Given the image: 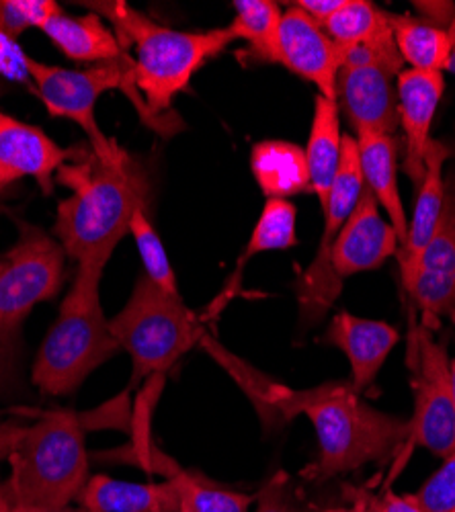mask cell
<instances>
[{"label": "cell", "instance_id": "obj_22", "mask_svg": "<svg viewBox=\"0 0 455 512\" xmlns=\"http://www.w3.org/2000/svg\"><path fill=\"white\" fill-rule=\"evenodd\" d=\"M78 506L89 512H179V498L167 480L136 484L99 474L82 488Z\"/></svg>", "mask_w": 455, "mask_h": 512}, {"label": "cell", "instance_id": "obj_26", "mask_svg": "<svg viewBox=\"0 0 455 512\" xmlns=\"http://www.w3.org/2000/svg\"><path fill=\"white\" fill-rule=\"evenodd\" d=\"M339 48L371 46L394 50L396 41L390 25V13L369 0H347L322 27Z\"/></svg>", "mask_w": 455, "mask_h": 512}, {"label": "cell", "instance_id": "obj_25", "mask_svg": "<svg viewBox=\"0 0 455 512\" xmlns=\"http://www.w3.org/2000/svg\"><path fill=\"white\" fill-rule=\"evenodd\" d=\"M390 25L396 48L410 70H447L451 52L455 48V23L451 27H439L417 17L390 13Z\"/></svg>", "mask_w": 455, "mask_h": 512}, {"label": "cell", "instance_id": "obj_7", "mask_svg": "<svg viewBox=\"0 0 455 512\" xmlns=\"http://www.w3.org/2000/svg\"><path fill=\"white\" fill-rule=\"evenodd\" d=\"M17 242L0 252V386L13 377L21 326L35 306L56 297L66 252L44 228L13 218Z\"/></svg>", "mask_w": 455, "mask_h": 512}, {"label": "cell", "instance_id": "obj_29", "mask_svg": "<svg viewBox=\"0 0 455 512\" xmlns=\"http://www.w3.org/2000/svg\"><path fill=\"white\" fill-rule=\"evenodd\" d=\"M130 234L134 236V242L138 246L140 259L144 265V275L156 287H160L164 293L181 297L171 261L167 256V248H164L158 232L154 230V226L150 222L148 209H138L134 213L132 224H130Z\"/></svg>", "mask_w": 455, "mask_h": 512}, {"label": "cell", "instance_id": "obj_27", "mask_svg": "<svg viewBox=\"0 0 455 512\" xmlns=\"http://www.w3.org/2000/svg\"><path fill=\"white\" fill-rule=\"evenodd\" d=\"M232 7L236 15L228 27L234 41H246L248 54L259 62L281 64V5L273 3V0H236Z\"/></svg>", "mask_w": 455, "mask_h": 512}, {"label": "cell", "instance_id": "obj_34", "mask_svg": "<svg viewBox=\"0 0 455 512\" xmlns=\"http://www.w3.org/2000/svg\"><path fill=\"white\" fill-rule=\"evenodd\" d=\"M29 56L19 46V41L0 31V78L11 82H27Z\"/></svg>", "mask_w": 455, "mask_h": 512}, {"label": "cell", "instance_id": "obj_40", "mask_svg": "<svg viewBox=\"0 0 455 512\" xmlns=\"http://www.w3.org/2000/svg\"><path fill=\"white\" fill-rule=\"evenodd\" d=\"M447 72L455 74V48H453V52H451V58H449V64H447Z\"/></svg>", "mask_w": 455, "mask_h": 512}, {"label": "cell", "instance_id": "obj_37", "mask_svg": "<svg viewBox=\"0 0 455 512\" xmlns=\"http://www.w3.org/2000/svg\"><path fill=\"white\" fill-rule=\"evenodd\" d=\"M11 512H89L82 506H60V508H48V506H13Z\"/></svg>", "mask_w": 455, "mask_h": 512}, {"label": "cell", "instance_id": "obj_14", "mask_svg": "<svg viewBox=\"0 0 455 512\" xmlns=\"http://www.w3.org/2000/svg\"><path fill=\"white\" fill-rule=\"evenodd\" d=\"M400 242L390 222L382 218L380 203L365 185L355 209L333 246V269L345 279L380 269L390 256H398Z\"/></svg>", "mask_w": 455, "mask_h": 512}, {"label": "cell", "instance_id": "obj_19", "mask_svg": "<svg viewBox=\"0 0 455 512\" xmlns=\"http://www.w3.org/2000/svg\"><path fill=\"white\" fill-rule=\"evenodd\" d=\"M136 459L138 463L148 465L152 472L162 474L164 480L175 488L179 512H248L257 498L222 486L199 472H187L171 457L154 451V447H142Z\"/></svg>", "mask_w": 455, "mask_h": 512}, {"label": "cell", "instance_id": "obj_41", "mask_svg": "<svg viewBox=\"0 0 455 512\" xmlns=\"http://www.w3.org/2000/svg\"><path fill=\"white\" fill-rule=\"evenodd\" d=\"M0 95H3V87H0Z\"/></svg>", "mask_w": 455, "mask_h": 512}, {"label": "cell", "instance_id": "obj_3", "mask_svg": "<svg viewBox=\"0 0 455 512\" xmlns=\"http://www.w3.org/2000/svg\"><path fill=\"white\" fill-rule=\"evenodd\" d=\"M85 7L111 25L123 50H134V84L146 111L144 123L162 136L183 130L173 101L205 62L232 44L230 27L177 31L152 21L123 0H99L85 3Z\"/></svg>", "mask_w": 455, "mask_h": 512}, {"label": "cell", "instance_id": "obj_4", "mask_svg": "<svg viewBox=\"0 0 455 512\" xmlns=\"http://www.w3.org/2000/svg\"><path fill=\"white\" fill-rule=\"evenodd\" d=\"M105 263H78L58 318L41 343L31 379L46 396H68L121 353L101 304Z\"/></svg>", "mask_w": 455, "mask_h": 512}, {"label": "cell", "instance_id": "obj_8", "mask_svg": "<svg viewBox=\"0 0 455 512\" xmlns=\"http://www.w3.org/2000/svg\"><path fill=\"white\" fill-rule=\"evenodd\" d=\"M29 80L33 82V93L44 103L50 117L74 121L89 138L91 150L101 160H115L123 148L115 140H109L97 123V101L107 91H121L126 95L142 121L146 111L134 84V62L99 64L87 70H68L52 64H44L29 58Z\"/></svg>", "mask_w": 455, "mask_h": 512}, {"label": "cell", "instance_id": "obj_18", "mask_svg": "<svg viewBox=\"0 0 455 512\" xmlns=\"http://www.w3.org/2000/svg\"><path fill=\"white\" fill-rule=\"evenodd\" d=\"M451 156V150L439 142L431 140L427 154H425V177L421 187L417 189V203L415 211H412V220L408 222V236L404 248L398 252V263H400V277L404 289L415 279L423 254L433 240L443 205L447 195V185L443 179L445 162Z\"/></svg>", "mask_w": 455, "mask_h": 512}, {"label": "cell", "instance_id": "obj_20", "mask_svg": "<svg viewBox=\"0 0 455 512\" xmlns=\"http://www.w3.org/2000/svg\"><path fill=\"white\" fill-rule=\"evenodd\" d=\"M52 44L72 62L78 64H117L132 60L121 48L111 25L97 13L82 17L66 15L64 11L50 19L41 29Z\"/></svg>", "mask_w": 455, "mask_h": 512}, {"label": "cell", "instance_id": "obj_13", "mask_svg": "<svg viewBox=\"0 0 455 512\" xmlns=\"http://www.w3.org/2000/svg\"><path fill=\"white\" fill-rule=\"evenodd\" d=\"M406 293L425 324L455 316V187L447 189L437 232Z\"/></svg>", "mask_w": 455, "mask_h": 512}, {"label": "cell", "instance_id": "obj_31", "mask_svg": "<svg viewBox=\"0 0 455 512\" xmlns=\"http://www.w3.org/2000/svg\"><path fill=\"white\" fill-rule=\"evenodd\" d=\"M425 512H455V451L412 494Z\"/></svg>", "mask_w": 455, "mask_h": 512}, {"label": "cell", "instance_id": "obj_6", "mask_svg": "<svg viewBox=\"0 0 455 512\" xmlns=\"http://www.w3.org/2000/svg\"><path fill=\"white\" fill-rule=\"evenodd\" d=\"M109 328L119 349L132 359L128 392L144 379L167 373L205 336L181 297L164 293L146 275L136 281L123 310L109 318Z\"/></svg>", "mask_w": 455, "mask_h": 512}, {"label": "cell", "instance_id": "obj_30", "mask_svg": "<svg viewBox=\"0 0 455 512\" xmlns=\"http://www.w3.org/2000/svg\"><path fill=\"white\" fill-rule=\"evenodd\" d=\"M60 13L54 0H0V31L17 39L27 29H44Z\"/></svg>", "mask_w": 455, "mask_h": 512}, {"label": "cell", "instance_id": "obj_28", "mask_svg": "<svg viewBox=\"0 0 455 512\" xmlns=\"http://www.w3.org/2000/svg\"><path fill=\"white\" fill-rule=\"evenodd\" d=\"M296 226H298V209L294 203H289L287 199H267L259 216V222L251 238H248L246 248L242 250L236 273L228 287H236L242 267L251 261L253 256L261 252H271V250L294 248L298 244Z\"/></svg>", "mask_w": 455, "mask_h": 512}, {"label": "cell", "instance_id": "obj_24", "mask_svg": "<svg viewBox=\"0 0 455 512\" xmlns=\"http://www.w3.org/2000/svg\"><path fill=\"white\" fill-rule=\"evenodd\" d=\"M341 115L339 103L316 95L314 115L310 125V136L306 146V160L310 168L312 193L318 197L320 207L324 209L333 189L339 162H341Z\"/></svg>", "mask_w": 455, "mask_h": 512}, {"label": "cell", "instance_id": "obj_33", "mask_svg": "<svg viewBox=\"0 0 455 512\" xmlns=\"http://www.w3.org/2000/svg\"><path fill=\"white\" fill-rule=\"evenodd\" d=\"M351 498L349 512H425L412 494H396L392 490L374 494L361 488H347Z\"/></svg>", "mask_w": 455, "mask_h": 512}, {"label": "cell", "instance_id": "obj_39", "mask_svg": "<svg viewBox=\"0 0 455 512\" xmlns=\"http://www.w3.org/2000/svg\"><path fill=\"white\" fill-rule=\"evenodd\" d=\"M449 377H451V390H453V402H455V357L449 359Z\"/></svg>", "mask_w": 455, "mask_h": 512}, {"label": "cell", "instance_id": "obj_10", "mask_svg": "<svg viewBox=\"0 0 455 512\" xmlns=\"http://www.w3.org/2000/svg\"><path fill=\"white\" fill-rule=\"evenodd\" d=\"M410 367L415 412L410 418L408 447H425L445 459L455 451V402L449 377V355L425 322L410 330Z\"/></svg>", "mask_w": 455, "mask_h": 512}, {"label": "cell", "instance_id": "obj_9", "mask_svg": "<svg viewBox=\"0 0 455 512\" xmlns=\"http://www.w3.org/2000/svg\"><path fill=\"white\" fill-rule=\"evenodd\" d=\"M363 185L365 183L361 173L357 140L349 134H343L339 170L333 189H330L328 203L322 209L324 228L320 234L316 256L296 283L300 318L306 326L318 324L320 318L333 308L337 297L341 295L343 279L333 269V246L359 201Z\"/></svg>", "mask_w": 455, "mask_h": 512}, {"label": "cell", "instance_id": "obj_35", "mask_svg": "<svg viewBox=\"0 0 455 512\" xmlns=\"http://www.w3.org/2000/svg\"><path fill=\"white\" fill-rule=\"evenodd\" d=\"M345 3L347 0H298V3H294V5L300 7L320 27H324L330 17L343 9Z\"/></svg>", "mask_w": 455, "mask_h": 512}, {"label": "cell", "instance_id": "obj_1", "mask_svg": "<svg viewBox=\"0 0 455 512\" xmlns=\"http://www.w3.org/2000/svg\"><path fill=\"white\" fill-rule=\"evenodd\" d=\"M242 390L257 406L267 429L298 414L310 418L318 439V457L304 472L310 482L345 476L369 463H386L406 449L410 439V418L369 406L349 381L292 390L255 371L244 379Z\"/></svg>", "mask_w": 455, "mask_h": 512}, {"label": "cell", "instance_id": "obj_16", "mask_svg": "<svg viewBox=\"0 0 455 512\" xmlns=\"http://www.w3.org/2000/svg\"><path fill=\"white\" fill-rule=\"evenodd\" d=\"M394 78L382 68H341L337 103L343 107L355 136H394L398 132L400 115Z\"/></svg>", "mask_w": 455, "mask_h": 512}, {"label": "cell", "instance_id": "obj_23", "mask_svg": "<svg viewBox=\"0 0 455 512\" xmlns=\"http://www.w3.org/2000/svg\"><path fill=\"white\" fill-rule=\"evenodd\" d=\"M251 170L267 199H287L312 193L306 150L283 140H263L253 146Z\"/></svg>", "mask_w": 455, "mask_h": 512}, {"label": "cell", "instance_id": "obj_2", "mask_svg": "<svg viewBox=\"0 0 455 512\" xmlns=\"http://www.w3.org/2000/svg\"><path fill=\"white\" fill-rule=\"evenodd\" d=\"M72 189L56 211L54 238L76 263H109L113 250L130 234L138 209H148L146 170L123 150L115 160H101L91 148L56 175Z\"/></svg>", "mask_w": 455, "mask_h": 512}, {"label": "cell", "instance_id": "obj_11", "mask_svg": "<svg viewBox=\"0 0 455 512\" xmlns=\"http://www.w3.org/2000/svg\"><path fill=\"white\" fill-rule=\"evenodd\" d=\"M82 148H62L41 127L0 111V195L21 179H35L52 195L58 170L80 156Z\"/></svg>", "mask_w": 455, "mask_h": 512}, {"label": "cell", "instance_id": "obj_21", "mask_svg": "<svg viewBox=\"0 0 455 512\" xmlns=\"http://www.w3.org/2000/svg\"><path fill=\"white\" fill-rule=\"evenodd\" d=\"M355 140L359 146L363 183L386 209L402 250L408 236V220L398 185V142L394 136L382 134H359Z\"/></svg>", "mask_w": 455, "mask_h": 512}, {"label": "cell", "instance_id": "obj_36", "mask_svg": "<svg viewBox=\"0 0 455 512\" xmlns=\"http://www.w3.org/2000/svg\"><path fill=\"white\" fill-rule=\"evenodd\" d=\"M23 431H25V424H21L17 420L0 422V461L11 457Z\"/></svg>", "mask_w": 455, "mask_h": 512}, {"label": "cell", "instance_id": "obj_5", "mask_svg": "<svg viewBox=\"0 0 455 512\" xmlns=\"http://www.w3.org/2000/svg\"><path fill=\"white\" fill-rule=\"evenodd\" d=\"M9 463L13 506H70L91 478L82 418L66 408L41 414L25 426Z\"/></svg>", "mask_w": 455, "mask_h": 512}, {"label": "cell", "instance_id": "obj_32", "mask_svg": "<svg viewBox=\"0 0 455 512\" xmlns=\"http://www.w3.org/2000/svg\"><path fill=\"white\" fill-rule=\"evenodd\" d=\"M257 500L259 504L255 512H312V508L302 502L294 482L283 472L265 482Z\"/></svg>", "mask_w": 455, "mask_h": 512}, {"label": "cell", "instance_id": "obj_15", "mask_svg": "<svg viewBox=\"0 0 455 512\" xmlns=\"http://www.w3.org/2000/svg\"><path fill=\"white\" fill-rule=\"evenodd\" d=\"M398 115L404 130V173L421 187L425 177V154L429 148L431 127L445 91L443 72L402 70L396 78Z\"/></svg>", "mask_w": 455, "mask_h": 512}, {"label": "cell", "instance_id": "obj_12", "mask_svg": "<svg viewBox=\"0 0 455 512\" xmlns=\"http://www.w3.org/2000/svg\"><path fill=\"white\" fill-rule=\"evenodd\" d=\"M281 64L312 82L322 97L337 101V78L341 72V50L326 31L294 3L283 11Z\"/></svg>", "mask_w": 455, "mask_h": 512}, {"label": "cell", "instance_id": "obj_17", "mask_svg": "<svg viewBox=\"0 0 455 512\" xmlns=\"http://www.w3.org/2000/svg\"><path fill=\"white\" fill-rule=\"evenodd\" d=\"M398 340L400 332L392 324L361 318L345 310L330 320L324 334V343L337 347L349 359V383L359 396L374 386Z\"/></svg>", "mask_w": 455, "mask_h": 512}, {"label": "cell", "instance_id": "obj_38", "mask_svg": "<svg viewBox=\"0 0 455 512\" xmlns=\"http://www.w3.org/2000/svg\"><path fill=\"white\" fill-rule=\"evenodd\" d=\"M11 510H13V502L9 498L7 486L3 484V480H0V512H11Z\"/></svg>", "mask_w": 455, "mask_h": 512}]
</instances>
